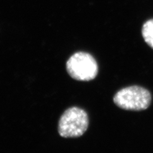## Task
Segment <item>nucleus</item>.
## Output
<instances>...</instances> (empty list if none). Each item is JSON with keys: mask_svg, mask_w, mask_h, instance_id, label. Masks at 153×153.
<instances>
[{"mask_svg": "<svg viewBox=\"0 0 153 153\" xmlns=\"http://www.w3.org/2000/svg\"><path fill=\"white\" fill-rule=\"evenodd\" d=\"M114 102L118 107L126 111H144L151 104V95L144 88L131 86L118 91L114 96Z\"/></svg>", "mask_w": 153, "mask_h": 153, "instance_id": "f257e3e1", "label": "nucleus"}, {"mask_svg": "<svg viewBox=\"0 0 153 153\" xmlns=\"http://www.w3.org/2000/svg\"><path fill=\"white\" fill-rule=\"evenodd\" d=\"M88 124V116L84 111L77 107L70 108L60 118L59 134L64 138L79 137L87 130Z\"/></svg>", "mask_w": 153, "mask_h": 153, "instance_id": "f03ea898", "label": "nucleus"}, {"mask_svg": "<svg viewBox=\"0 0 153 153\" xmlns=\"http://www.w3.org/2000/svg\"><path fill=\"white\" fill-rule=\"evenodd\" d=\"M66 70L73 79L79 81H89L98 74V65L94 57L83 52L71 56L66 63Z\"/></svg>", "mask_w": 153, "mask_h": 153, "instance_id": "7ed1b4c3", "label": "nucleus"}, {"mask_svg": "<svg viewBox=\"0 0 153 153\" xmlns=\"http://www.w3.org/2000/svg\"><path fill=\"white\" fill-rule=\"evenodd\" d=\"M142 33L143 39L147 45L153 49V19L143 24Z\"/></svg>", "mask_w": 153, "mask_h": 153, "instance_id": "20e7f679", "label": "nucleus"}]
</instances>
